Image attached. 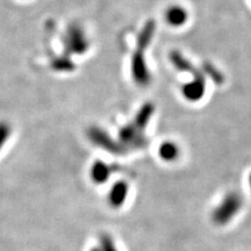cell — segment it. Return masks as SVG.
<instances>
[{
    "label": "cell",
    "mask_w": 251,
    "mask_h": 251,
    "mask_svg": "<svg viewBox=\"0 0 251 251\" xmlns=\"http://www.w3.org/2000/svg\"><path fill=\"white\" fill-rule=\"evenodd\" d=\"M156 24L153 20L147 21L142 29H141L136 41V50L131 57V76L135 83L141 87L148 86L151 81V75L147 65L144 52L148 49L155 35Z\"/></svg>",
    "instance_id": "1"
},
{
    "label": "cell",
    "mask_w": 251,
    "mask_h": 251,
    "mask_svg": "<svg viewBox=\"0 0 251 251\" xmlns=\"http://www.w3.org/2000/svg\"><path fill=\"white\" fill-rule=\"evenodd\" d=\"M243 207V198L236 191L226 193L218 205L212 209L211 220L216 226H227L236 218Z\"/></svg>",
    "instance_id": "2"
},
{
    "label": "cell",
    "mask_w": 251,
    "mask_h": 251,
    "mask_svg": "<svg viewBox=\"0 0 251 251\" xmlns=\"http://www.w3.org/2000/svg\"><path fill=\"white\" fill-rule=\"evenodd\" d=\"M63 45H64V55L70 56L72 54H85L90 43L83 28L78 25H71L68 27L63 37Z\"/></svg>",
    "instance_id": "3"
},
{
    "label": "cell",
    "mask_w": 251,
    "mask_h": 251,
    "mask_svg": "<svg viewBox=\"0 0 251 251\" xmlns=\"http://www.w3.org/2000/svg\"><path fill=\"white\" fill-rule=\"evenodd\" d=\"M118 141L127 150V152L129 150L142 149L148 144V139L144 134V129L139 127L134 121L126 125L119 130Z\"/></svg>",
    "instance_id": "4"
},
{
    "label": "cell",
    "mask_w": 251,
    "mask_h": 251,
    "mask_svg": "<svg viewBox=\"0 0 251 251\" xmlns=\"http://www.w3.org/2000/svg\"><path fill=\"white\" fill-rule=\"evenodd\" d=\"M87 135H89L91 142L106 150V151L114 153V155H124L127 152V150L121 146V143L118 140L112 139L109 134L106 133L101 128L91 127L87 131Z\"/></svg>",
    "instance_id": "5"
},
{
    "label": "cell",
    "mask_w": 251,
    "mask_h": 251,
    "mask_svg": "<svg viewBox=\"0 0 251 251\" xmlns=\"http://www.w3.org/2000/svg\"><path fill=\"white\" fill-rule=\"evenodd\" d=\"M181 94L190 102L200 101L206 94V75L196 76L190 81L184 83L181 86Z\"/></svg>",
    "instance_id": "6"
},
{
    "label": "cell",
    "mask_w": 251,
    "mask_h": 251,
    "mask_svg": "<svg viewBox=\"0 0 251 251\" xmlns=\"http://www.w3.org/2000/svg\"><path fill=\"white\" fill-rule=\"evenodd\" d=\"M129 193V185L126 180H118L109 188L107 200L112 208H121L125 205Z\"/></svg>",
    "instance_id": "7"
},
{
    "label": "cell",
    "mask_w": 251,
    "mask_h": 251,
    "mask_svg": "<svg viewBox=\"0 0 251 251\" xmlns=\"http://www.w3.org/2000/svg\"><path fill=\"white\" fill-rule=\"evenodd\" d=\"M164 19L168 25H170L171 27L179 28L183 27L184 25H186L188 21V12L184 6L175 4L169 6L165 9Z\"/></svg>",
    "instance_id": "8"
},
{
    "label": "cell",
    "mask_w": 251,
    "mask_h": 251,
    "mask_svg": "<svg viewBox=\"0 0 251 251\" xmlns=\"http://www.w3.org/2000/svg\"><path fill=\"white\" fill-rule=\"evenodd\" d=\"M170 61L177 70L191 74L192 77L200 76V75L203 74L200 69H198L196 65H193L181 52L177 51V50H174V51L170 52Z\"/></svg>",
    "instance_id": "9"
},
{
    "label": "cell",
    "mask_w": 251,
    "mask_h": 251,
    "mask_svg": "<svg viewBox=\"0 0 251 251\" xmlns=\"http://www.w3.org/2000/svg\"><path fill=\"white\" fill-rule=\"evenodd\" d=\"M113 172L111 165L102 161H96L90 169V177L96 184H103L108 180Z\"/></svg>",
    "instance_id": "10"
},
{
    "label": "cell",
    "mask_w": 251,
    "mask_h": 251,
    "mask_svg": "<svg viewBox=\"0 0 251 251\" xmlns=\"http://www.w3.org/2000/svg\"><path fill=\"white\" fill-rule=\"evenodd\" d=\"M158 155L162 161L172 163L180 156V147L174 141H164L158 148Z\"/></svg>",
    "instance_id": "11"
},
{
    "label": "cell",
    "mask_w": 251,
    "mask_h": 251,
    "mask_svg": "<svg viewBox=\"0 0 251 251\" xmlns=\"http://www.w3.org/2000/svg\"><path fill=\"white\" fill-rule=\"evenodd\" d=\"M153 113H155V105H153L152 102L143 103L142 107L139 109L137 114L135 115V119L133 121L139 126V127L146 130L147 126L149 125L150 119L152 118Z\"/></svg>",
    "instance_id": "12"
},
{
    "label": "cell",
    "mask_w": 251,
    "mask_h": 251,
    "mask_svg": "<svg viewBox=\"0 0 251 251\" xmlns=\"http://www.w3.org/2000/svg\"><path fill=\"white\" fill-rule=\"evenodd\" d=\"M51 68L54 69L55 71H59V72H69V71H72L75 68V64L74 62L71 61L70 56H67V55H61V56H57V57H55L54 59L51 61Z\"/></svg>",
    "instance_id": "13"
},
{
    "label": "cell",
    "mask_w": 251,
    "mask_h": 251,
    "mask_svg": "<svg viewBox=\"0 0 251 251\" xmlns=\"http://www.w3.org/2000/svg\"><path fill=\"white\" fill-rule=\"evenodd\" d=\"M99 247L101 251H119V249L115 246L113 238L109 235L103 234L100 236L99 240Z\"/></svg>",
    "instance_id": "14"
},
{
    "label": "cell",
    "mask_w": 251,
    "mask_h": 251,
    "mask_svg": "<svg viewBox=\"0 0 251 251\" xmlns=\"http://www.w3.org/2000/svg\"><path fill=\"white\" fill-rule=\"evenodd\" d=\"M11 135V127L6 122H0V150Z\"/></svg>",
    "instance_id": "15"
},
{
    "label": "cell",
    "mask_w": 251,
    "mask_h": 251,
    "mask_svg": "<svg viewBox=\"0 0 251 251\" xmlns=\"http://www.w3.org/2000/svg\"><path fill=\"white\" fill-rule=\"evenodd\" d=\"M90 251H101V249H100V247L98 246V247H93V248H91Z\"/></svg>",
    "instance_id": "16"
},
{
    "label": "cell",
    "mask_w": 251,
    "mask_h": 251,
    "mask_svg": "<svg viewBox=\"0 0 251 251\" xmlns=\"http://www.w3.org/2000/svg\"><path fill=\"white\" fill-rule=\"evenodd\" d=\"M248 183H249V187H250V190H251V174L249 175V177H248Z\"/></svg>",
    "instance_id": "17"
}]
</instances>
